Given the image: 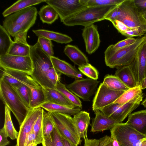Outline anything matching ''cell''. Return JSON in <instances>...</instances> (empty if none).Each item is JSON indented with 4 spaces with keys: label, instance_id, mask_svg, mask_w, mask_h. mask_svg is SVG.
<instances>
[{
    "label": "cell",
    "instance_id": "obj_55",
    "mask_svg": "<svg viewBox=\"0 0 146 146\" xmlns=\"http://www.w3.org/2000/svg\"><path fill=\"white\" fill-rule=\"evenodd\" d=\"M106 146H113V144L112 140L111 137L110 141Z\"/></svg>",
    "mask_w": 146,
    "mask_h": 146
},
{
    "label": "cell",
    "instance_id": "obj_49",
    "mask_svg": "<svg viewBox=\"0 0 146 146\" xmlns=\"http://www.w3.org/2000/svg\"><path fill=\"white\" fill-rule=\"evenodd\" d=\"M35 142V136L34 132L32 131L29 134L27 138L25 146H27L29 144L33 143H36Z\"/></svg>",
    "mask_w": 146,
    "mask_h": 146
},
{
    "label": "cell",
    "instance_id": "obj_9",
    "mask_svg": "<svg viewBox=\"0 0 146 146\" xmlns=\"http://www.w3.org/2000/svg\"><path fill=\"white\" fill-rule=\"evenodd\" d=\"M45 2L54 9L62 22L87 7L84 0H45Z\"/></svg>",
    "mask_w": 146,
    "mask_h": 146
},
{
    "label": "cell",
    "instance_id": "obj_17",
    "mask_svg": "<svg viewBox=\"0 0 146 146\" xmlns=\"http://www.w3.org/2000/svg\"><path fill=\"white\" fill-rule=\"evenodd\" d=\"M82 35L87 53L91 54L95 52L99 47L100 42L97 26L93 24L84 27Z\"/></svg>",
    "mask_w": 146,
    "mask_h": 146
},
{
    "label": "cell",
    "instance_id": "obj_47",
    "mask_svg": "<svg viewBox=\"0 0 146 146\" xmlns=\"http://www.w3.org/2000/svg\"><path fill=\"white\" fill-rule=\"evenodd\" d=\"M84 139V146H99V139H88L87 137Z\"/></svg>",
    "mask_w": 146,
    "mask_h": 146
},
{
    "label": "cell",
    "instance_id": "obj_21",
    "mask_svg": "<svg viewBox=\"0 0 146 146\" xmlns=\"http://www.w3.org/2000/svg\"><path fill=\"white\" fill-rule=\"evenodd\" d=\"M125 123L137 131L146 136V110L130 114Z\"/></svg>",
    "mask_w": 146,
    "mask_h": 146
},
{
    "label": "cell",
    "instance_id": "obj_29",
    "mask_svg": "<svg viewBox=\"0 0 146 146\" xmlns=\"http://www.w3.org/2000/svg\"><path fill=\"white\" fill-rule=\"evenodd\" d=\"M38 14L42 22L48 24H52L58 19L59 17L54 9L48 4L40 8Z\"/></svg>",
    "mask_w": 146,
    "mask_h": 146
},
{
    "label": "cell",
    "instance_id": "obj_14",
    "mask_svg": "<svg viewBox=\"0 0 146 146\" xmlns=\"http://www.w3.org/2000/svg\"><path fill=\"white\" fill-rule=\"evenodd\" d=\"M140 104H120L112 103L103 108L99 111L113 120L119 123H121Z\"/></svg>",
    "mask_w": 146,
    "mask_h": 146
},
{
    "label": "cell",
    "instance_id": "obj_52",
    "mask_svg": "<svg viewBox=\"0 0 146 146\" xmlns=\"http://www.w3.org/2000/svg\"><path fill=\"white\" fill-rule=\"evenodd\" d=\"M139 146H146V137L141 140Z\"/></svg>",
    "mask_w": 146,
    "mask_h": 146
},
{
    "label": "cell",
    "instance_id": "obj_32",
    "mask_svg": "<svg viewBox=\"0 0 146 146\" xmlns=\"http://www.w3.org/2000/svg\"><path fill=\"white\" fill-rule=\"evenodd\" d=\"M55 128L50 112L44 111L42 120L43 140L52 141L51 134Z\"/></svg>",
    "mask_w": 146,
    "mask_h": 146
},
{
    "label": "cell",
    "instance_id": "obj_6",
    "mask_svg": "<svg viewBox=\"0 0 146 146\" xmlns=\"http://www.w3.org/2000/svg\"><path fill=\"white\" fill-rule=\"evenodd\" d=\"M118 20L131 29L146 34V20L135 5L134 0H124L118 5Z\"/></svg>",
    "mask_w": 146,
    "mask_h": 146
},
{
    "label": "cell",
    "instance_id": "obj_56",
    "mask_svg": "<svg viewBox=\"0 0 146 146\" xmlns=\"http://www.w3.org/2000/svg\"><path fill=\"white\" fill-rule=\"evenodd\" d=\"M141 104L144 107L146 108V98L144 100L142 101L141 103Z\"/></svg>",
    "mask_w": 146,
    "mask_h": 146
},
{
    "label": "cell",
    "instance_id": "obj_57",
    "mask_svg": "<svg viewBox=\"0 0 146 146\" xmlns=\"http://www.w3.org/2000/svg\"><path fill=\"white\" fill-rule=\"evenodd\" d=\"M37 145L35 143H33L31 144H29L27 146H36Z\"/></svg>",
    "mask_w": 146,
    "mask_h": 146
},
{
    "label": "cell",
    "instance_id": "obj_27",
    "mask_svg": "<svg viewBox=\"0 0 146 146\" xmlns=\"http://www.w3.org/2000/svg\"><path fill=\"white\" fill-rule=\"evenodd\" d=\"M43 88L46 97V102L72 107H76L61 92L56 88Z\"/></svg>",
    "mask_w": 146,
    "mask_h": 146
},
{
    "label": "cell",
    "instance_id": "obj_16",
    "mask_svg": "<svg viewBox=\"0 0 146 146\" xmlns=\"http://www.w3.org/2000/svg\"><path fill=\"white\" fill-rule=\"evenodd\" d=\"M43 109L38 107L30 110L20 125L16 146H25L27 138L32 131L33 125Z\"/></svg>",
    "mask_w": 146,
    "mask_h": 146
},
{
    "label": "cell",
    "instance_id": "obj_12",
    "mask_svg": "<svg viewBox=\"0 0 146 146\" xmlns=\"http://www.w3.org/2000/svg\"><path fill=\"white\" fill-rule=\"evenodd\" d=\"M124 92L111 90L101 83L93 101V110L95 112L113 103Z\"/></svg>",
    "mask_w": 146,
    "mask_h": 146
},
{
    "label": "cell",
    "instance_id": "obj_48",
    "mask_svg": "<svg viewBox=\"0 0 146 146\" xmlns=\"http://www.w3.org/2000/svg\"><path fill=\"white\" fill-rule=\"evenodd\" d=\"M134 2L140 11L146 9V0H134Z\"/></svg>",
    "mask_w": 146,
    "mask_h": 146
},
{
    "label": "cell",
    "instance_id": "obj_40",
    "mask_svg": "<svg viewBox=\"0 0 146 146\" xmlns=\"http://www.w3.org/2000/svg\"><path fill=\"white\" fill-rule=\"evenodd\" d=\"M78 69L82 74L88 78L97 80L98 78L99 73L97 70L90 64L81 67Z\"/></svg>",
    "mask_w": 146,
    "mask_h": 146
},
{
    "label": "cell",
    "instance_id": "obj_46",
    "mask_svg": "<svg viewBox=\"0 0 146 146\" xmlns=\"http://www.w3.org/2000/svg\"><path fill=\"white\" fill-rule=\"evenodd\" d=\"M122 35L128 38L134 36L141 37L143 35L137 30L130 29L126 31Z\"/></svg>",
    "mask_w": 146,
    "mask_h": 146
},
{
    "label": "cell",
    "instance_id": "obj_26",
    "mask_svg": "<svg viewBox=\"0 0 146 146\" xmlns=\"http://www.w3.org/2000/svg\"><path fill=\"white\" fill-rule=\"evenodd\" d=\"M39 107L44 109L49 112L57 113L74 115L81 111V108L74 107L58 104L50 102H46Z\"/></svg>",
    "mask_w": 146,
    "mask_h": 146
},
{
    "label": "cell",
    "instance_id": "obj_39",
    "mask_svg": "<svg viewBox=\"0 0 146 146\" xmlns=\"http://www.w3.org/2000/svg\"><path fill=\"white\" fill-rule=\"evenodd\" d=\"M124 0H84L87 7L117 5Z\"/></svg>",
    "mask_w": 146,
    "mask_h": 146
},
{
    "label": "cell",
    "instance_id": "obj_50",
    "mask_svg": "<svg viewBox=\"0 0 146 146\" xmlns=\"http://www.w3.org/2000/svg\"><path fill=\"white\" fill-rule=\"evenodd\" d=\"M62 138L63 141L64 146H78L70 142L66 139L62 137Z\"/></svg>",
    "mask_w": 146,
    "mask_h": 146
},
{
    "label": "cell",
    "instance_id": "obj_42",
    "mask_svg": "<svg viewBox=\"0 0 146 146\" xmlns=\"http://www.w3.org/2000/svg\"><path fill=\"white\" fill-rule=\"evenodd\" d=\"M51 137L54 146H64L62 137L55 127L51 133Z\"/></svg>",
    "mask_w": 146,
    "mask_h": 146
},
{
    "label": "cell",
    "instance_id": "obj_1",
    "mask_svg": "<svg viewBox=\"0 0 146 146\" xmlns=\"http://www.w3.org/2000/svg\"><path fill=\"white\" fill-rule=\"evenodd\" d=\"M30 56L33 64L31 74L33 78L43 88H55L60 74L55 70L50 57L38 42L31 46Z\"/></svg>",
    "mask_w": 146,
    "mask_h": 146
},
{
    "label": "cell",
    "instance_id": "obj_43",
    "mask_svg": "<svg viewBox=\"0 0 146 146\" xmlns=\"http://www.w3.org/2000/svg\"><path fill=\"white\" fill-rule=\"evenodd\" d=\"M136 38H127L124 40L120 41L114 44H111L113 48L118 49L125 47L134 42Z\"/></svg>",
    "mask_w": 146,
    "mask_h": 146
},
{
    "label": "cell",
    "instance_id": "obj_24",
    "mask_svg": "<svg viewBox=\"0 0 146 146\" xmlns=\"http://www.w3.org/2000/svg\"><path fill=\"white\" fill-rule=\"evenodd\" d=\"M117 68L115 75L127 87L130 88L138 86L134 73L130 66H124Z\"/></svg>",
    "mask_w": 146,
    "mask_h": 146
},
{
    "label": "cell",
    "instance_id": "obj_45",
    "mask_svg": "<svg viewBox=\"0 0 146 146\" xmlns=\"http://www.w3.org/2000/svg\"><path fill=\"white\" fill-rule=\"evenodd\" d=\"M8 137L5 130L3 127L0 130V146H6L9 144L10 142L7 139Z\"/></svg>",
    "mask_w": 146,
    "mask_h": 146
},
{
    "label": "cell",
    "instance_id": "obj_31",
    "mask_svg": "<svg viewBox=\"0 0 146 146\" xmlns=\"http://www.w3.org/2000/svg\"><path fill=\"white\" fill-rule=\"evenodd\" d=\"M102 83L109 88L115 91H125L129 89L115 75H106Z\"/></svg>",
    "mask_w": 146,
    "mask_h": 146
},
{
    "label": "cell",
    "instance_id": "obj_15",
    "mask_svg": "<svg viewBox=\"0 0 146 146\" xmlns=\"http://www.w3.org/2000/svg\"><path fill=\"white\" fill-rule=\"evenodd\" d=\"M129 66L134 73L138 85L141 86L146 74V40L139 47Z\"/></svg>",
    "mask_w": 146,
    "mask_h": 146
},
{
    "label": "cell",
    "instance_id": "obj_7",
    "mask_svg": "<svg viewBox=\"0 0 146 146\" xmlns=\"http://www.w3.org/2000/svg\"><path fill=\"white\" fill-rule=\"evenodd\" d=\"M55 127L60 135L72 143L78 145L81 142L70 115L59 113L50 112Z\"/></svg>",
    "mask_w": 146,
    "mask_h": 146
},
{
    "label": "cell",
    "instance_id": "obj_22",
    "mask_svg": "<svg viewBox=\"0 0 146 146\" xmlns=\"http://www.w3.org/2000/svg\"><path fill=\"white\" fill-rule=\"evenodd\" d=\"M74 124L78 135L80 138L87 137L88 127L90 124V113L81 111L73 117Z\"/></svg>",
    "mask_w": 146,
    "mask_h": 146
},
{
    "label": "cell",
    "instance_id": "obj_13",
    "mask_svg": "<svg viewBox=\"0 0 146 146\" xmlns=\"http://www.w3.org/2000/svg\"><path fill=\"white\" fill-rule=\"evenodd\" d=\"M1 68L25 72L31 74L33 64L30 56H18L9 54L0 56Z\"/></svg>",
    "mask_w": 146,
    "mask_h": 146
},
{
    "label": "cell",
    "instance_id": "obj_23",
    "mask_svg": "<svg viewBox=\"0 0 146 146\" xmlns=\"http://www.w3.org/2000/svg\"><path fill=\"white\" fill-rule=\"evenodd\" d=\"M64 52L75 64L79 67L89 63L86 56L76 46L69 44L67 45L64 47Z\"/></svg>",
    "mask_w": 146,
    "mask_h": 146
},
{
    "label": "cell",
    "instance_id": "obj_38",
    "mask_svg": "<svg viewBox=\"0 0 146 146\" xmlns=\"http://www.w3.org/2000/svg\"><path fill=\"white\" fill-rule=\"evenodd\" d=\"M44 111L43 110L39 115L33 128L32 131L35 136V143L37 145L42 143L43 140L42 120Z\"/></svg>",
    "mask_w": 146,
    "mask_h": 146
},
{
    "label": "cell",
    "instance_id": "obj_18",
    "mask_svg": "<svg viewBox=\"0 0 146 146\" xmlns=\"http://www.w3.org/2000/svg\"><path fill=\"white\" fill-rule=\"evenodd\" d=\"M50 58L54 69L58 73L75 79L82 78V73L75 66L56 57L52 56Z\"/></svg>",
    "mask_w": 146,
    "mask_h": 146
},
{
    "label": "cell",
    "instance_id": "obj_34",
    "mask_svg": "<svg viewBox=\"0 0 146 146\" xmlns=\"http://www.w3.org/2000/svg\"><path fill=\"white\" fill-rule=\"evenodd\" d=\"M11 110L7 106L5 107V121L4 127L8 137L12 140L17 139L19 132L15 129L12 121Z\"/></svg>",
    "mask_w": 146,
    "mask_h": 146
},
{
    "label": "cell",
    "instance_id": "obj_8",
    "mask_svg": "<svg viewBox=\"0 0 146 146\" xmlns=\"http://www.w3.org/2000/svg\"><path fill=\"white\" fill-rule=\"evenodd\" d=\"M110 130L119 146H139L141 140L146 137L126 123H117Z\"/></svg>",
    "mask_w": 146,
    "mask_h": 146
},
{
    "label": "cell",
    "instance_id": "obj_2",
    "mask_svg": "<svg viewBox=\"0 0 146 146\" xmlns=\"http://www.w3.org/2000/svg\"><path fill=\"white\" fill-rule=\"evenodd\" d=\"M38 11L31 6L12 14L5 17L3 26L14 41L28 44L27 36L29 30L35 23Z\"/></svg>",
    "mask_w": 146,
    "mask_h": 146
},
{
    "label": "cell",
    "instance_id": "obj_51",
    "mask_svg": "<svg viewBox=\"0 0 146 146\" xmlns=\"http://www.w3.org/2000/svg\"><path fill=\"white\" fill-rule=\"evenodd\" d=\"M42 144V146H54L52 141L49 140H43Z\"/></svg>",
    "mask_w": 146,
    "mask_h": 146
},
{
    "label": "cell",
    "instance_id": "obj_28",
    "mask_svg": "<svg viewBox=\"0 0 146 146\" xmlns=\"http://www.w3.org/2000/svg\"><path fill=\"white\" fill-rule=\"evenodd\" d=\"M45 0H19L6 9L2 13L4 17L29 7L45 2Z\"/></svg>",
    "mask_w": 146,
    "mask_h": 146
},
{
    "label": "cell",
    "instance_id": "obj_20",
    "mask_svg": "<svg viewBox=\"0 0 146 146\" xmlns=\"http://www.w3.org/2000/svg\"><path fill=\"white\" fill-rule=\"evenodd\" d=\"M142 90L141 86L129 88L125 91L113 103L120 104H140L143 98Z\"/></svg>",
    "mask_w": 146,
    "mask_h": 146
},
{
    "label": "cell",
    "instance_id": "obj_10",
    "mask_svg": "<svg viewBox=\"0 0 146 146\" xmlns=\"http://www.w3.org/2000/svg\"><path fill=\"white\" fill-rule=\"evenodd\" d=\"M1 78L15 88L22 84L29 87L40 85L33 78L31 74L22 71L1 68Z\"/></svg>",
    "mask_w": 146,
    "mask_h": 146
},
{
    "label": "cell",
    "instance_id": "obj_11",
    "mask_svg": "<svg viewBox=\"0 0 146 146\" xmlns=\"http://www.w3.org/2000/svg\"><path fill=\"white\" fill-rule=\"evenodd\" d=\"M99 82L89 78H82L75 79L66 87L78 98L84 101H89L94 94Z\"/></svg>",
    "mask_w": 146,
    "mask_h": 146
},
{
    "label": "cell",
    "instance_id": "obj_54",
    "mask_svg": "<svg viewBox=\"0 0 146 146\" xmlns=\"http://www.w3.org/2000/svg\"><path fill=\"white\" fill-rule=\"evenodd\" d=\"M144 18L146 20V9L140 11Z\"/></svg>",
    "mask_w": 146,
    "mask_h": 146
},
{
    "label": "cell",
    "instance_id": "obj_33",
    "mask_svg": "<svg viewBox=\"0 0 146 146\" xmlns=\"http://www.w3.org/2000/svg\"><path fill=\"white\" fill-rule=\"evenodd\" d=\"M13 42L11 35L3 25H0V56L8 53Z\"/></svg>",
    "mask_w": 146,
    "mask_h": 146
},
{
    "label": "cell",
    "instance_id": "obj_4",
    "mask_svg": "<svg viewBox=\"0 0 146 146\" xmlns=\"http://www.w3.org/2000/svg\"><path fill=\"white\" fill-rule=\"evenodd\" d=\"M0 98L4 104L13 113L21 125L30 110L26 106L16 91L1 78Z\"/></svg>",
    "mask_w": 146,
    "mask_h": 146
},
{
    "label": "cell",
    "instance_id": "obj_36",
    "mask_svg": "<svg viewBox=\"0 0 146 146\" xmlns=\"http://www.w3.org/2000/svg\"><path fill=\"white\" fill-rule=\"evenodd\" d=\"M55 88L61 92L75 106L82 108V103L79 98L69 90L60 80L58 81Z\"/></svg>",
    "mask_w": 146,
    "mask_h": 146
},
{
    "label": "cell",
    "instance_id": "obj_53",
    "mask_svg": "<svg viewBox=\"0 0 146 146\" xmlns=\"http://www.w3.org/2000/svg\"><path fill=\"white\" fill-rule=\"evenodd\" d=\"M141 86L142 90L146 88V76L143 80Z\"/></svg>",
    "mask_w": 146,
    "mask_h": 146
},
{
    "label": "cell",
    "instance_id": "obj_37",
    "mask_svg": "<svg viewBox=\"0 0 146 146\" xmlns=\"http://www.w3.org/2000/svg\"><path fill=\"white\" fill-rule=\"evenodd\" d=\"M14 89L17 93L26 106L30 110L31 109L30 107L31 95L30 88L25 84H22Z\"/></svg>",
    "mask_w": 146,
    "mask_h": 146
},
{
    "label": "cell",
    "instance_id": "obj_30",
    "mask_svg": "<svg viewBox=\"0 0 146 146\" xmlns=\"http://www.w3.org/2000/svg\"><path fill=\"white\" fill-rule=\"evenodd\" d=\"M31 90L30 107L31 109L39 107L46 102L43 88L41 86L30 87Z\"/></svg>",
    "mask_w": 146,
    "mask_h": 146
},
{
    "label": "cell",
    "instance_id": "obj_35",
    "mask_svg": "<svg viewBox=\"0 0 146 146\" xmlns=\"http://www.w3.org/2000/svg\"><path fill=\"white\" fill-rule=\"evenodd\" d=\"M30 46L29 44L13 41L8 54L18 56H29Z\"/></svg>",
    "mask_w": 146,
    "mask_h": 146
},
{
    "label": "cell",
    "instance_id": "obj_44",
    "mask_svg": "<svg viewBox=\"0 0 146 146\" xmlns=\"http://www.w3.org/2000/svg\"><path fill=\"white\" fill-rule=\"evenodd\" d=\"M114 27L118 32L122 35L126 31L132 29L129 28L122 22L115 20L111 22Z\"/></svg>",
    "mask_w": 146,
    "mask_h": 146
},
{
    "label": "cell",
    "instance_id": "obj_19",
    "mask_svg": "<svg viewBox=\"0 0 146 146\" xmlns=\"http://www.w3.org/2000/svg\"><path fill=\"white\" fill-rule=\"evenodd\" d=\"M95 116L90 124L91 132L93 133L110 130L117 123H119L106 116L100 111L95 112Z\"/></svg>",
    "mask_w": 146,
    "mask_h": 146
},
{
    "label": "cell",
    "instance_id": "obj_3",
    "mask_svg": "<svg viewBox=\"0 0 146 146\" xmlns=\"http://www.w3.org/2000/svg\"><path fill=\"white\" fill-rule=\"evenodd\" d=\"M146 40V35L136 38L133 43L118 49L112 48L109 45L104 52L106 65L111 68H117L131 63L140 45Z\"/></svg>",
    "mask_w": 146,
    "mask_h": 146
},
{
    "label": "cell",
    "instance_id": "obj_58",
    "mask_svg": "<svg viewBox=\"0 0 146 146\" xmlns=\"http://www.w3.org/2000/svg\"></svg>",
    "mask_w": 146,
    "mask_h": 146
},
{
    "label": "cell",
    "instance_id": "obj_25",
    "mask_svg": "<svg viewBox=\"0 0 146 146\" xmlns=\"http://www.w3.org/2000/svg\"><path fill=\"white\" fill-rule=\"evenodd\" d=\"M33 32L38 36H42L60 44H66L73 41L69 36L59 32L44 29H39L32 30Z\"/></svg>",
    "mask_w": 146,
    "mask_h": 146
},
{
    "label": "cell",
    "instance_id": "obj_5",
    "mask_svg": "<svg viewBox=\"0 0 146 146\" xmlns=\"http://www.w3.org/2000/svg\"><path fill=\"white\" fill-rule=\"evenodd\" d=\"M116 5L87 7L64 20L66 26L85 27L104 20L105 16Z\"/></svg>",
    "mask_w": 146,
    "mask_h": 146
},
{
    "label": "cell",
    "instance_id": "obj_41",
    "mask_svg": "<svg viewBox=\"0 0 146 146\" xmlns=\"http://www.w3.org/2000/svg\"><path fill=\"white\" fill-rule=\"evenodd\" d=\"M37 42L43 50L50 57L54 56L53 45L51 40L44 37H38Z\"/></svg>",
    "mask_w": 146,
    "mask_h": 146
}]
</instances>
